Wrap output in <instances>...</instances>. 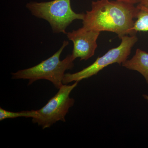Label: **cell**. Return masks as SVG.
I'll return each mask as SVG.
<instances>
[{
  "label": "cell",
  "instance_id": "obj_1",
  "mask_svg": "<svg viewBox=\"0 0 148 148\" xmlns=\"http://www.w3.org/2000/svg\"><path fill=\"white\" fill-rule=\"evenodd\" d=\"M138 8L134 5L110 0H97L91 3L82 20L83 27L96 32L115 33L120 38L135 35L133 30Z\"/></svg>",
  "mask_w": 148,
  "mask_h": 148
},
{
  "label": "cell",
  "instance_id": "obj_2",
  "mask_svg": "<svg viewBox=\"0 0 148 148\" xmlns=\"http://www.w3.org/2000/svg\"><path fill=\"white\" fill-rule=\"evenodd\" d=\"M69 44V41H64L61 47L52 56L34 67L12 73V78L28 80L29 85L38 80H47L59 89L64 84L65 71L72 69L74 66L75 58L72 54L67 56L62 61L60 60L62 51Z\"/></svg>",
  "mask_w": 148,
  "mask_h": 148
},
{
  "label": "cell",
  "instance_id": "obj_3",
  "mask_svg": "<svg viewBox=\"0 0 148 148\" xmlns=\"http://www.w3.org/2000/svg\"><path fill=\"white\" fill-rule=\"evenodd\" d=\"M26 7L34 16L46 20L54 34H66V28L73 21L83 20L84 13H75L71 0H53L49 2L28 3Z\"/></svg>",
  "mask_w": 148,
  "mask_h": 148
},
{
  "label": "cell",
  "instance_id": "obj_4",
  "mask_svg": "<svg viewBox=\"0 0 148 148\" xmlns=\"http://www.w3.org/2000/svg\"><path fill=\"white\" fill-rule=\"evenodd\" d=\"M119 46L110 49L103 56L98 57L95 62L82 71L75 73L65 74L63 83L67 84L73 82H79L97 75L103 69L115 63L121 65L127 60L132 48L138 42L136 35H126L121 38Z\"/></svg>",
  "mask_w": 148,
  "mask_h": 148
},
{
  "label": "cell",
  "instance_id": "obj_5",
  "mask_svg": "<svg viewBox=\"0 0 148 148\" xmlns=\"http://www.w3.org/2000/svg\"><path fill=\"white\" fill-rule=\"evenodd\" d=\"M78 82H75L72 85L63 84L45 106L37 110L38 116L32 119L33 123H37L44 129L50 127L56 122L66 121L65 116L75 102L73 98H70V94Z\"/></svg>",
  "mask_w": 148,
  "mask_h": 148
},
{
  "label": "cell",
  "instance_id": "obj_6",
  "mask_svg": "<svg viewBox=\"0 0 148 148\" xmlns=\"http://www.w3.org/2000/svg\"><path fill=\"white\" fill-rule=\"evenodd\" d=\"M100 32L87 30L84 27L67 33V36L73 43L72 55L80 61H86L94 55L98 47L97 40Z\"/></svg>",
  "mask_w": 148,
  "mask_h": 148
},
{
  "label": "cell",
  "instance_id": "obj_7",
  "mask_svg": "<svg viewBox=\"0 0 148 148\" xmlns=\"http://www.w3.org/2000/svg\"><path fill=\"white\" fill-rule=\"evenodd\" d=\"M130 70L137 71L143 75L148 84V53L140 49H136L134 56L122 64Z\"/></svg>",
  "mask_w": 148,
  "mask_h": 148
},
{
  "label": "cell",
  "instance_id": "obj_8",
  "mask_svg": "<svg viewBox=\"0 0 148 148\" xmlns=\"http://www.w3.org/2000/svg\"><path fill=\"white\" fill-rule=\"evenodd\" d=\"M137 20L135 21L133 30L135 32H148V8L138 4Z\"/></svg>",
  "mask_w": 148,
  "mask_h": 148
},
{
  "label": "cell",
  "instance_id": "obj_9",
  "mask_svg": "<svg viewBox=\"0 0 148 148\" xmlns=\"http://www.w3.org/2000/svg\"><path fill=\"white\" fill-rule=\"evenodd\" d=\"M38 116L37 110L22 111L19 112H12L0 108V121L8 119H14L18 117L36 118Z\"/></svg>",
  "mask_w": 148,
  "mask_h": 148
},
{
  "label": "cell",
  "instance_id": "obj_10",
  "mask_svg": "<svg viewBox=\"0 0 148 148\" xmlns=\"http://www.w3.org/2000/svg\"><path fill=\"white\" fill-rule=\"evenodd\" d=\"M118 1L130 4L135 5L136 4H139L143 1V0H116Z\"/></svg>",
  "mask_w": 148,
  "mask_h": 148
},
{
  "label": "cell",
  "instance_id": "obj_11",
  "mask_svg": "<svg viewBox=\"0 0 148 148\" xmlns=\"http://www.w3.org/2000/svg\"><path fill=\"white\" fill-rule=\"evenodd\" d=\"M139 4L145 6L148 8V0H143V1L140 3Z\"/></svg>",
  "mask_w": 148,
  "mask_h": 148
},
{
  "label": "cell",
  "instance_id": "obj_12",
  "mask_svg": "<svg viewBox=\"0 0 148 148\" xmlns=\"http://www.w3.org/2000/svg\"><path fill=\"white\" fill-rule=\"evenodd\" d=\"M143 97H144V98H145L146 99H147L148 101V95H143Z\"/></svg>",
  "mask_w": 148,
  "mask_h": 148
}]
</instances>
